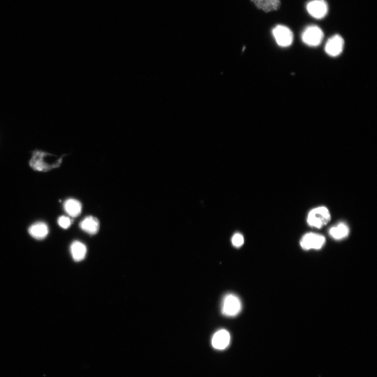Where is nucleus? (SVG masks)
Listing matches in <instances>:
<instances>
[{
  "instance_id": "1",
  "label": "nucleus",
  "mask_w": 377,
  "mask_h": 377,
  "mask_svg": "<svg viewBox=\"0 0 377 377\" xmlns=\"http://www.w3.org/2000/svg\"><path fill=\"white\" fill-rule=\"evenodd\" d=\"M331 220L330 211L325 207H320L312 209L308 213L307 223L311 227L320 229L326 225Z\"/></svg>"
},
{
  "instance_id": "2",
  "label": "nucleus",
  "mask_w": 377,
  "mask_h": 377,
  "mask_svg": "<svg viewBox=\"0 0 377 377\" xmlns=\"http://www.w3.org/2000/svg\"><path fill=\"white\" fill-rule=\"evenodd\" d=\"M241 300L235 294H229L224 297L222 306V312L226 317H234L242 310Z\"/></svg>"
},
{
  "instance_id": "3",
  "label": "nucleus",
  "mask_w": 377,
  "mask_h": 377,
  "mask_svg": "<svg viewBox=\"0 0 377 377\" xmlns=\"http://www.w3.org/2000/svg\"><path fill=\"white\" fill-rule=\"evenodd\" d=\"M272 35L277 44L283 47L290 46L293 40V34L288 27L278 25L272 31Z\"/></svg>"
},
{
  "instance_id": "4",
  "label": "nucleus",
  "mask_w": 377,
  "mask_h": 377,
  "mask_svg": "<svg viewBox=\"0 0 377 377\" xmlns=\"http://www.w3.org/2000/svg\"><path fill=\"white\" fill-rule=\"evenodd\" d=\"M325 241L324 236L316 233H308L301 238L300 244L304 250H319L323 246Z\"/></svg>"
},
{
  "instance_id": "5",
  "label": "nucleus",
  "mask_w": 377,
  "mask_h": 377,
  "mask_svg": "<svg viewBox=\"0 0 377 377\" xmlns=\"http://www.w3.org/2000/svg\"><path fill=\"white\" fill-rule=\"evenodd\" d=\"M324 37L323 31L319 27L315 25L308 26L302 35V39L304 43L310 46H317L321 43Z\"/></svg>"
},
{
  "instance_id": "6",
  "label": "nucleus",
  "mask_w": 377,
  "mask_h": 377,
  "mask_svg": "<svg viewBox=\"0 0 377 377\" xmlns=\"http://www.w3.org/2000/svg\"><path fill=\"white\" fill-rule=\"evenodd\" d=\"M344 40L339 35L329 38L325 46V51L329 56L337 57L343 51Z\"/></svg>"
},
{
  "instance_id": "7",
  "label": "nucleus",
  "mask_w": 377,
  "mask_h": 377,
  "mask_svg": "<svg viewBox=\"0 0 377 377\" xmlns=\"http://www.w3.org/2000/svg\"><path fill=\"white\" fill-rule=\"evenodd\" d=\"M306 9L314 18L322 19L327 15L328 6L324 0H313L307 4Z\"/></svg>"
},
{
  "instance_id": "8",
  "label": "nucleus",
  "mask_w": 377,
  "mask_h": 377,
  "mask_svg": "<svg viewBox=\"0 0 377 377\" xmlns=\"http://www.w3.org/2000/svg\"><path fill=\"white\" fill-rule=\"evenodd\" d=\"M231 337L229 332L225 330H221L214 335L212 340V344L214 348L222 350L228 346Z\"/></svg>"
},
{
  "instance_id": "9",
  "label": "nucleus",
  "mask_w": 377,
  "mask_h": 377,
  "mask_svg": "<svg viewBox=\"0 0 377 377\" xmlns=\"http://www.w3.org/2000/svg\"><path fill=\"white\" fill-rule=\"evenodd\" d=\"M81 230L90 235L97 234L100 229V223L97 218L92 216L86 217L80 224Z\"/></svg>"
},
{
  "instance_id": "10",
  "label": "nucleus",
  "mask_w": 377,
  "mask_h": 377,
  "mask_svg": "<svg viewBox=\"0 0 377 377\" xmlns=\"http://www.w3.org/2000/svg\"><path fill=\"white\" fill-rule=\"evenodd\" d=\"M257 8L266 13L278 10L280 7V0H251Z\"/></svg>"
},
{
  "instance_id": "11",
  "label": "nucleus",
  "mask_w": 377,
  "mask_h": 377,
  "mask_svg": "<svg viewBox=\"0 0 377 377\" xmlns=\"http://www.w3.org/2000/svg\"><path fill=\"white\" fill-rule=\"evenodd\" d=\"M72 256L75 262H80L84 260L87 255V249L86 245L79 242H73L71 246Z\"/></svg>"
},
{
  "instance_id": "12",
  "label": "nucleus",
  "mask_w": 377,
  "mask_h": 377,
  "mask_svg": "<svg viewBox=\"0 0 377 377\" xmlns=\"http://www.w3.org/2000/svg\"><path fill=\"white\" fill-rule=\"evenodd\" d=\"M29 232L33 238L43 239L49 234V230L45 223L39 222L32 225L29 228Z\"/></svg>"
},
{
  "instance_id": "13",
  "label": "nucleus",
  "mask_w": 377,
  "mask_h": 377,
  "mask_svg": "<svg viewBox=\"0 0 377 377\" xmlns=\"http://www.w3.org/2000/svg\"><path fill=\"white\" fill-rule=\"evenodd\" d=\"M349 233L348 226L343 222L339 223L329 230V234L333 238L337 240H341L347 237Z\"/></svg>"
},
{
  "instance_id": "14",
  "label": "nucleus",
  "mask_w": 377,
  "mask_h": 377,
  "mask_svg": "<svg viewBox=\"0 0 377 377\" xmlns=\"http://www.w3.org/2000/svg\"><path fill=\"white\" fill-rule=\"evenodd\" d=\"M64 207L66 213L73 217L79 216L82 211L81 203L74 198H70L66 200Z\"/></svg>"
},
{
  "instance_id": "15",
  "label": "nucleus",
  "mask_w": 377,
  "mask_h": 377,
  "mask_svg": "<svg viewBox=\"0 0 377 377\" xmlns=\"http://www.w3.org/2000/svg\"><path fill=\"white\" fill-rule=\"evenodd\" d=\"M232 243L236 248H240L244 243V237L241 234L237 233L232 238Z\"/></svg>"
},
{
  "instance_id": "16",
  "label": "nucleus",
  "mask_w": 377,
  "mask_h": 377,
  "mask_svg": "<svg viewBox=\"0 0 377 377\" xmlns=\"http://www.w3.org/2000/svg\"><path fill=\"white\" fill-rule=\"evenodd\" d=\"M58 224L61 228L64 229H67L70 227L72 225V221L71 219L65 216H60L58 218Z\"/></svg>"
}]
</instances>
